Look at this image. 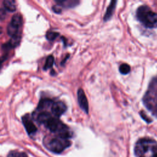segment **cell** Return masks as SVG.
Returning <instances> with one entry per match:
<instances>
[{
    "label": "cell",
    "instance_id": "7a4b0ae2",
    "mask_svg": "<svg viewBox=\"0 0 157 157\" xmlns=\"http://www.w3.org/2000/svg\"><path fill=\"white\" fill-rule=\"evenodd\" d=\"M143 101L148 110L157 117V77L151 81Z\"/></svg>",
    "mask_w": 157,
    "mask_h": 157
},
{
    "label": "cell",
    "instance_id": "ffe728a7",
    "mask_svg": "<svg viewBox=\"0 0 157 157\" xmlns=\"http://www.w3.org/2000/svg\"><path fill=\"white\" fill-rule=\"evenodd\" d=\"M6 17V10L4 9H0V20H3Z\"/></svg>",
    "mask_w": 157,
    "mask_h": 157
},
{
    "label": "cell",
    "instance_id": "5bb4252c",
    "mask_svg": "<svg viewBox=\"0 0 157 157\" xmlns=\"http://www.w3.org/2000/svg\"><path fill=\"white\" fill-rule=\"evenodd\" d=\"M22 21H23V18H22L21 15L20 14L17 13V14L14 15L12 17L10 23L14 25L15 26L19 28L21 26V25L22 24Z\"/></svg>",
    "mask_w": 157,
    "mask_h": 157
},
{
    "label": "cell",
    "instance_id": "4fadbf2b",
    "mask_svg": "<svg viewBox=\"0 0 157 157\" xmlns=\"http://www.w3.org/2000/svg\"><path fill=\"white\" fill-rule=\"evenodd\" d=\"M51 115L47 112H41L39 114L37 118V120L39 123H42L44 124L47 121V120L51 117Z\"/></svg>",
    "mask_w": 157,
    "mask_h": 157
},
{
    "label": "cell",
    "instance_id": "ac0fdd59",
    "mask_svg": "<svg viewBox=\"0 0 157 157\" xmlns=\"http://www.w3.org/2000/svg\"><path fill=\"white\" fill-rule=\"evenodd\" d=\"M59 36V33L54 31H49L46 34V37L48 40H53Z\"/></svg>",
    "mask_w": 157,
    "mask_h": 157
},
{
    "label": "cell",
    "instance_id": "e0dca14e",
    "mask_svg": "<svg viewBox=\"0 0 157 157\" xmlns=\"http://www.w3.org/2000/svg\"><path fill=\"white\" fill-rule=\"evenodd\" d=\"M119 70L122 74H127L130 71V67L127 64H122L120 65Z\"/></svg>",
    "mask_w": 157,
    "mask_h": 157
},
{
    "label": "cell",
    "instance_id": "277c9868",
    "mask_svg": "<svg viewBox=\"0 0 157 157\" xmlns=\"http://www.w3.org/2000/svg\"><path fill=\"white\" fill-rule=\"evenodd\" d=\"M71 145V142L67 139L60 137L52 139L48 143V148L50 150L55 153H60L64 149Z\"/></svg>",
    "mask_w": 157,
    "mask_h": 157
},
{
    "label": "cell",
    "instance_id": "5b68a950",
    "mask_svg": "<svg viewBox=\"0 0 157 157\" xmlns=\"http://www.w3.org/2000/svg\"><path fill=\"white\" fill-rule=\"evenodd\" d=\"M66 105L64 103H63L62 101H56L53 102L52 107H51V110L52 113L56 117H60L61 115H63L65 111L66 110Z\"/></svg>",
    "mask_w": 157,
    "mask_h": 157
},
{
    "label": "cell",
    "instance_id": "7c38bea8",
    "mask_svg": "<svg viewBox=\"0 0 157 157\" xmlns=\"http://www.w3.org/2000/svg\"><path fill=\"white\" fill-rule=\"evenodd\" d=\"M116 1H112L110 5L109 6V7H107V11H106V13H105V15H104V20L105 21V20H108L112 15L113 14V12L114 11V9H115V4H116Z\"/></svg>",
    "mask_w": 157,
    "mask_h": 157
},
{
    "label": "cell",
    "instance_id": "9a60e30c",
    "mask_svg": "<svg viewBox=\"0 0 157 157\" xmlns=\"http://www.w3.org/2000/svg\"><path fill=\"white\" fill-rule=\"evenodd\" d=\"M18 28L17 26H15L14 25L9 23L7 26V33L9 36L11 37H13L16 35H17V33L18 32Z\"/></svg>",
    "mask_w": 157,
    "mask_h": 157
},
{
    "label": "cell",
    "instance_id": "2e32d148",
    "mask_svg": "<svg viewBox=\"0 0 157 157\" xmlns=\"http://www.w3.org/2000/svg\"><path fill=\"white\" fill-rule=\"evenodd\" d=\"M54 64V58L52 55H50L47 57L45 64L44 66V70H47L50 68H51Z\"/></svg>",
    "mask_w": 157,
    "mask_h": 157
},
{
    "label": "cell",
    "instance_id": "9c48e42d",
    "mask_svg": "<svg viewBox=\"0 0 157 157\" xmlns=\"http://www.w3.org/2000/svg\"><path fill=\"white\" fill-rule=\"evenodd\" d=\"M53 103V101L50 99H48V98L42 99L39 102V104L37 106V110H46L50 107H52Z\"/></svg>",
    "mask_w": 157,
    "mask_h": 157
},
{
    "label": "cell",
    "instance_id": "8992f818",
    "mask_svg": "<svg viewBox=\"0 0 157 157\" xmlns=\"http://www.w3.org/2000/svg\"><path fill=\"white\" fill-rule=\"evenodd\" d=\"M22 121L27 132L29 134H33L37 131L36 126L33 123V121L29 118L28 115H26L22 118Z\"/></svg>",
    "mask_w": 157,
    "mask_h": 157
},
{
    "label": "cell",
    "instance_id": "3957f363",
    "mask_svg": "<svg viewBox=\"0 0 157 157\" xmlns=\"http://www.w3.org/2000/svg\"><path fill=\"white\" fill-rule=\"evenodd\" d=\"M137 19L147 28L157 27V13L153 12L148 6H140L136 12Z\"/></svg>",
    "mask_w": 157,
    "mask_h": 157
},
{
    "label": "cell",
    "instance_id": "6da1fadb",
    "mask_svg": "<svg viewBox=\"0 0 157 157\" xmlns=\"http://www.w3.org/2000/svg\"><path fill=\"white\" fill-rule=\"evenodd\" d=\"M137 157H157V142L150 139H141L136 144Z\"/></svg>",
    "mask_w": 157,
    "mask_h": 157
},
{
    "label": "cell",
    "instance_id": "44dd1931",
    "mask_svg": "<svg viewBox=\"0 0 157 157\" xmlns=\"http://www.w3.org/2000/svg\"><path fill=\"white\" fill-rule=\"evenodd\" d=\"M53 11L55 12H56V13H60L61 12V9H60V7H59V5H55V6H54L53 7Z\"/></svg>",
    "mask_w": 157,
    "mask_h": 157
},
{
    "label": "cell",
    "instance_id": "d6986e66",
    "mask_svg": "<svg viewBox=\"0 0 157 157\" xmlns=\"http://www.w3.org/2000/svg\"><path fill=\"white\" fill-rule=\"evenodd\" d=\"M23 153L17 151H11L7 155V157H22Z\"/></svg>",
    "mask_w": 157,
    "mask_h": 157
},
{
    "label": "cell",
    "instance_id": "8fae6325",
    "mask_svg": "<svg viewBox=\"0 0 157 157\" xmlns=\"http://www.w3.org/2000/svg\"><path fill=\"white\" fill-rule=\"evenodd\" d=\"M3 5L6 10L13 12L16 10L15 2L13 0H5L3 2Z\"/></svg>",
    "mask_w": 157,
    "mask_h": 157
},
{
    "label": "cell",
    "instance_id": "603a6c76",
    "mask_svg": "<svg viewBox=\"0 0 157 157\" xmlns=\"http://www.w3.org/2000/svg\"><path fill=\"white\" fill-rule=\"evenodd\" d=\"M2 27L0 26V34L2 33Z\"/></svg>",
    "mask_w": 157,
    "mask_h": 157
},
{
    "label": "cell",
    "instance_id": "7402d4cb",
    "mask_svg": "<svg viewBox=\"0 0 157 157\" xmlns=\"http://www.w3.org/2000/svg\"><path fill=\"white\" fill-rule=\"evenodd\" d=\"M4 59L3 58H0V69L1 68V66H2V62L4 61Z\"/></svg>",
    "mask_w": 157,
    "mask_h": 157
},
{
    "label": "cell",
    "instance_id": "ba28073f",
    "mask_svg": "<svg viewBox=\"0 0 157 157\" xmlns=\"http://www.w3.org/2000/svg\"><path fill=\"white\" fill-rule=\"evenodd\" d=\"M20 40H21V37L18 34L13 37H12L11 39H10V40L8 42L3 45L2 48L5 50L15 48L17 45H18V44H20Z\"/></svg>",
    "mask_w": 157,
    "mask_h": 157
},
{
    "label": "cell",
    "instance_id": "30bf717a",
    "mask_svg": "<svg viewBox=\"0 0 157 157\" xmlns=\"http://www.w3.org/2000/svg\"><path fill=\"white\" fill-rule=\"evenodd\" d=\"M58 5L59 6H63L64 7H72L77 6L79 3V1L75 0H61L56 1Z\"/></svg>",
    "mask_w": 157,
    "mask_h": 157
},
{
    "label": "cell",
    "instance_id": "52a82bcc",
    "mask_svg": "<svg viewBox=\"0 0 157 157\" xmlns=\"http://www.w3.org/2000/svg\"><path fill=\"white\" fill-rule=\"evenodd\" d=\"M78 102L81 109L86 113L88 112V101L82 89H79L77 92Z\"/></svg>",
    "mask_w": 157,
    "mask_h": 157
}]
</instances>
